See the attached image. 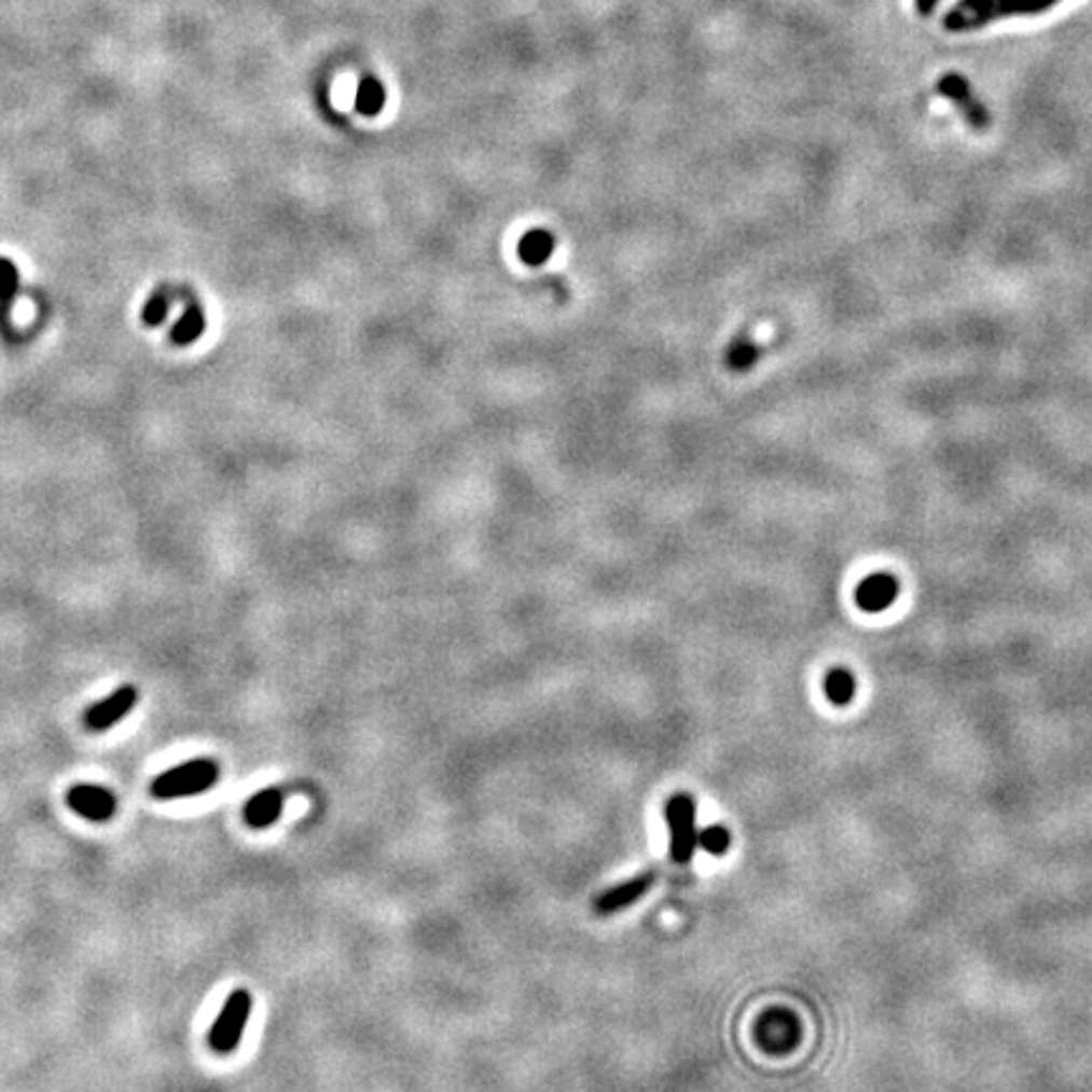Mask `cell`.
<instances>
[{
	"label": "cell",
	"mask_w": 1092,
	"mask_h": 1092,
	"mask_svg": "<svg viewBox=\"0 0 1092 1092\" xmlns=\"http://www.w3.org/2000/svg\"><path fill=\"white\" fill-rule=\"evenodd\" d=\"M652 883H655V875L652 872H645V875H637V877H630V881L614 885V888L605 890L603 896L597 898L595 903V911L599 915H612V913H620L622 908L633 906L640 900L642 896H648V890L652 888Z\"/></svg>",
	"instance_id": "10"
},
{
	"label": "cell",
	"mask_w": 1092,
	"mask_h": 1092,
	"mask_svg": "<svg viewBox=\"0 0 1092 1092\" xmlns=\"http://www.w3.org/2000/svg\"><path fill=\"white\" fill-rule=\"evenodd\" d=\"M69 807L79 812L89 823H107L114 817L116 799L109 789L97 787V784H74L66 794Z\"/></svg>",
	"instance_id": "7"
},
{
	"label": "cell",
	"mask_w": 1092,
	"mask_h": 1092,
	"mask_svg": "<svg viewBox=\"0 0 1092 1092\" xmlns=\"http://www.w3.org/2000/svg\"><path fill=\"white\" fill-rule=\"evenodd\" d=\"M754 1037H757V1042L764 1052L787 1054L797 1050V1045L802 1042V1022H799L794 1011L779 1007L769 1009L757 1019Z\"/></svg>",
	"instance_id": "5"
},
{
	"label": "cell",
	"mask_w": 1092,
	"mask_h": 1092,
	"mask_svg": "<svg viewBox=\"0 0 1092 1092\" xmlns=\"http://www.w3.org/2000/svg\"><path fill=\"white\" fill-rule=\"evenodd\" d=\"M699 847L706 849L708 855L721 857V855L729 853V847H731V832L721 825L706 827V830L699 832Z\"/></svg>",
	"instance_id": "17"
},
{
	"label": "cell",
	"mask_w": 1092,
	"mask_h": 1092,
	"mask_svg": "<svg viewBox=\"0 0 1092 1092\" xmlns=\"http://www.w3.org/2000/svg\"><path fill=\"white\" fill-rule=\"evenodd\" d=\"M855 693H857V680L853 676V671L842 668V665H838V668L827 671L825 676V695L827 701L832 703V706H847V703L855 701Z\"/></svg>",
	"instance_id": "13"
},
{
	"label": "cell",
	"mask_w": 1092,
	"mask_h": 1092,
	"mask_svg": "<svg viewBox=\"0 0 1092 1092\" xmlns=\"http://www.w3.org/2000/svg\"><path fill=\"white\" fill-rule=\"evenodd\" d=\"M665 823L671 830V857L678 865H688L699 849V827H695V802L688 794H676L665 802Z\"/></svg>",
	"instance_id": "4"
},
{
	"label": "cell",
	"mask_w": 1092,
	"mask_h": 1092,
	"mask_svg": "<svg viewBox=\"0 0 1092 1092\" xmlns=\"http://www.w3.org/2000/svg\"><path fill=\"white\" fill-rule=\"evenodd\" d=\"M915 9H918L921 16H930L938 9V0H915Z\"/></svg>",
	"instance_id": "20"
},
{
	"label": "cell",
	"mask_w": 1092,
	"mask_h": 1092,
	"mask_svg": "<svg viewBox=\"0 0 1092 1092\" xmlns=\"http://www.w3.org/2000/svg\"><path fill=\"white\" fill-rule=\"evenodd\" d=\"M900 595V582L896 575H888V571H877V575L865 577L855 590V603L862 612H885L888 607L896 603Z\"/></svg>",
	"instance_id": "9"
},
{
	"label": "cell",
	"mask_w": 1092,
	"mask_h": 1092,
	"mask_svg": "<svg viewBox=\"0 0 1092 1092\" xmlns=\"http://www.w3.org/2000/svg\"><path fill=\"white\" fill-rule=\"evenodd\" d=\"M203 332H205V314L197 304H190L185 314L178 319V324L172 327L170 336L175 344L185 347V344H193Z\"/></svg>",
	"instance_id": "14"
},
{
	"label": "cell",
	"mask_w": 1092,
	"mask_h": 1092,
	"mask_svg": "<svg viewBox=\"0 0 1092 1092\" xmlns=\"http://www.w3.org/2000/svg\"><path fill=\"white\" fill-rule=\"evenodd\" d=\"M938 94L949 101H954L973 129H986L989 124H992V116H989L986 107L977 99V94H973L969 82H966L962 74L941 77V82H938Z\"/></svg>",
	"instance_id": "8"
},
{
	"label": "cell",
	"mask_w": 1092,
	"mask_h": 1092,
	"mask_svg": "<svg viewBox=\"0 0 1092 1092\" xmlns=\"http://www.w3.org/2000/svg\"><path fill=\"white\" fill-rule=\"evenodd\" d=\"M1058 3L1060 0H958L954 9L945 13L943 28L954 33L977 31L1009 16H1039Z\"/></svg>",
	"instance_id": "1"
},
{
	"label": "cell",
	"mask_w": 1092,
	"mask_h": 1092,
	"mask_svg": "<svg viewBox=\"0 0 1092 1092\" xmlns=\"http://www.w3.org/2000/svg\"><path fill=\"white\" fill-rule=\"evenodd\" d=\"M385 105V92L375 79H368L357 92V107L362 114H377Z\"/></svg>",
	"instance_id": "18"
},
{
	"label": "cell",
	"mask_w": 1092,
	"mask_h": 1092,
	"mask_svg": "<svg viewBox=\"0 0 1092 1092\" xmlns=\"http://www.w3.org/2000/svg\"><path fill=\"white\" fill-rule=\"evenodd\" d=\"M556 248V240L549 231H541V229H534L526 233V236L522 238V244H519V259H522L526 266H541V263H547L549 259H552Z\"/></svg>",
	"instance_id": "12"
},
{
	"label": "cell",
	"mask_w": 1092,
	"mask_h": 1092,
	"mask_svg": "<svg viewBox=\"0 0 1092 1092\" xmlns=\"http://www.w3.org/2000/svg\"><path fill=\"white\" fill-rule=\"evenodd\" d=\"M251 1009H253V996H251V992H246V989H236V992L225 999L221 1014H218L216 1022H212L210 1035H208V1042H210L212 1050L221 1052V1054H231L233 1050H236L240 1037H244L248 1019H251Z\"/></svg>",
	"instance_id": "3"
},
{
	"label": "cell",
	"mask_w": 1092,
	"mask_h": 1092,
	"mask_svg": "<svg viewBox=\"0 0 1092 1092\" xmlns=\"http://www.w3.org/2000/svg\"><path fill=\"white\" fill-rule=\"evenodd\" d=\"M218 764L210 759H195L185 761V764H178L167 769L165 774H160L155 782H152V797L155 799H182V797H195L208 791L212 784L218 782Z\"/></svg>",
	"instance_id": "2"
},
{
	"label": "cell",
	"mask_w": 1092,
	"mask_h": 1092,
	"mask_svg": "<svg viewBox=\"0 0 1092 1092\" xmlns=\"http://www.w3.org/2000/svg\"><path fill=\"white\" fill-rule=\"evenodd\" d=\"M137 699L139 695H137L135 686L116 688L112 695H107L105 701H97L94 706H89V710H86L84 714L86 729L94 731V734L112 729L116 721H122L124 716H129V710L135 708Z\"/></svg>",
	"instance_id": "6"
},
{
	"label": "cell",
	"mask_w": 1092,
	"mask_h": 1092,
	"mask_svg": "<svg viewBox=\"0 0 1092 1092\" xmlns=\"http://www.w3.org/2000/svg\"><path fill=\"white\" fill-rule=\"evenodd\" d=\"M281 810H284V791L278 787H271L248 799L244 807V817L248 825L255 827V830H263V827H271L278 817H281Z\"/></svg>",
	"instance_id": "11"
},
{
	"label": "cell",
	"mask_w": 1092,
	"mask_h": 1092,
	"mask_svg": "<svg viewBox=\"0 0 1092 1092\" xmlns=\"http://www.w3.org/2000/svg\"><path fill=\"white\" fill-rule=\"evenodd\" d=\"M167 312H170V299H167L163 291L160 294H155L150 299L148 304H144V312H142V319L144 324L148 327H160L167 317Z\"/></svg>",
	"instance_id": "19"
},
{
	"label": "cell",
	"mask_w": 1092,
	"mask_h": 1092,
	"mask_svg": "<svg viewBox=\"0 0 1092 1092\" xmlns=\"http://www.w3.org/2000/svg\"><path fill=\"white\" fill-rule=\"evenodd\" d=\"M18 294V271L11 259H0V306L9 314L13 299Z\"/></svg>",
	"instance_id": "16"
},
{
	"label": "cell",
	"mask_w": 1092,
	"mask_h": 1092,
	"mask_svg": "<svg viewBox=\"0 0 1092 1092\" xmlns=\"http://www.w3.org/2000/svg\"><path fill=\"white\" fill-rule=\"evenodd\" d=\"M759 344H754L749 336H738V340L731 342V347L725 349V364L734 372H746L757 364L759 359Z\"/></svg>",
	"instance_id": "15"
}]
</instances>
